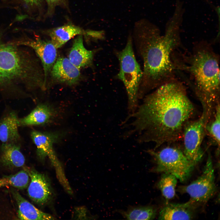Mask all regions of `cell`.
I'll use <instances>...</instances> for the list:
<instances>
[{
    "instance_id": "obj_1",
    "label": "cell",
    "mask_w": 220,
    "mask_h": 220,
    "mask_svg": "<svg viewBox=\"0 0 220 220\" xmlns=\"http://www.w3.org/2000/svg\"><path fill=\"white\" fill-rule=\"evenodd\" d=\"M122 125L124 137L134 136L139 143L152 142L155 150L182 137L184 128L195 108L183 85L175 79L159 86L143 98Z\"/></svg>"
},
{
    "instance_id": "obj_2",
    "label": "cell",
    "mask_w": 220,
    "mask_h": 220,
    "mask_svg": "<svg viewBox=\"0 0 220 220\" xmlns=\"http://www.w3.org/2000/svg\"><path fill=\"white\" fill-rule=\"evenodd\" d=\"M178 42L169 35L160 38L143 34L137 38L136 47L143 64L139 99L151 90L175 79L177 68L173 58Z\"/></svg>"
},
{
    "instance_id": "obj_3",
    "label": "cell",
    "mask_w": 220,
    "mask_h": 220,
    "mask_svg": "<svg viewBox=\"0 0 220 220\" xmlns=\"http://www.w3.org/2000/svg\"><path fill=\"white\" fill-rule=\"evenodd\" d=\"M188 64H180L179 68L188 72L191 87L210 119L220 104L219 57L211 46L200 44L194 47Z\"/></svg>"
},
{
    "instance_id": "obj_4",
    "label": "cell",
    "mask_w": 220,
    "mask_h": 220,
    "mask_svg": "<svg viewBox=\"0 0 220 220\" xmlns=\"http://www.w3.org/2000/svg\"><path fill=\"white\" fill-rule=\"evenodd\" d=\"M15 44L4 42L0 33V87L43 88L44 78L34 62Z\"/></svg>"
},
{
    "instance_id": "obj_5",
    "label": "cell",
    "mask_w": 220,
    "mask_h": 220,
    "mask_svg": "<svg viewBox=\"0 0 220 220\" xmlns=\"http://www.w3.org/2000/svg\"><path fill=\"white\" fill-rule=\"evenodd\" d=\"M115 54L120 66L116 78L121 81L125 86L128 98V114H131L139 105L138 94L143 71L136 60L130 38L124 49L115 52Z\"/></svg>"
},
{
    "instance_id": "obj_6",
    "label": "cell",
    "mask_w": 220,
    "mask_h": 220,
    "mask_svg": "<svg viewBox=\"0 0 220 220\" xmlns=\"http://www.w3.org/2000/svg\"><path fill=\"white\" fill-rule=\"evenodd\" d=\"M146 152L155 163L152 171L171 174L182 182L188 178L195 166L183 152L175 147L167 146L157 151L148 149Z\"/></svg>"
},
{
    "instance_id": "obj_7",
    "label": "cell",
    "mask_w": 220,
    "mask_h": 220,
    "mask_svg": "<svg viewBox=\"0 0 220 220\" xmlns=\"http://www.w3.org/2000/svg\"><path fill=\"white\" fill-rule=\"evenodd\" d=\"M180 190L190 196L189 201L195 206L206 203L215 194L216 190L211 158L210 154L201 175L188 185L182 187Z\"/></svg>"
},
{
    "instance_id": "obj_8",
    "label": "cell",
    "mask_w": 220,
    "mask_h": 220,
    "mask_svg": "<svg viewBox=\"0 0 220 220\" xmlns=\"http://www.w3.org/2000/svg\"><path fill=\"white\" fill-rule=\"evenodd\" d=\"M207 123L206 116L202 112L199 118L189 121L184 128L182 136L183 152L188 160L194 166L200 161L203 156L201 145Z\"/></svg>"
},
{
    "instance_id": "obj_9",
    "label": "cell",
    "mask_w": 220,
    "mask_h": 220,
    "mask_svg": "<svg viewBox=\"0 0 220 220\" xmlns=\"http://www.w3.org/2000/svg\"><path fill=\"white\" fill-rule=\"evenodd\" d=\"M31 136L37 148V154L41 160L48 157L54 167L57 177L60 183L65 182L67 178L62 165L57 158L53 148V145L57 139V134L32 131Z\"/></svg>"
},
{
    "instance_id": "obj_10",
    "label": "cell",
    "mask_w": 220,
    "mask_h": 220,
    "mask_svg": "<svg viewBox=\"0 0 220 220\" xmlns=\"http://www.w3.org/2000/svg\"><path fill=\"white\" fill-rule=\"evenodd\" d=\"M16 44L29 47L33 49L40 60L44 71V87L46 88L47 78L57 60V49L51 41L39 38L26 39Z\"/></svg>"
},
{
    "instance_id": "obj_11",
    "label": "cell",
    "mask_w": 220,
    "mask_h": 220,
    "mask_svg": "<svg viewBox=\"0 0 220 220\" xmlns=\"http://www.w3.org/2000/svg\"><path fill=\"white\" fill-rule=\"evenodd\" d=\"M28 173L30 182L28 188L29 196L34 202L39 205L48 202L52 195L51 186L46 176L34 169L24 167Z\"/></svg>"
},
{
    "instance_id": "obj_12",
    "label": "cell",
    "mask_w": 220,
    "mask_h": 220,
    "mask_svg": "<svg viewBox=\"0 0 220 220\" xmlns=\"http://www.w3.org/2000/svg\"><path fill=\"white\" fill-rule=\"evenodd\" d=\"M51 70V75L54 80L70 86L77 83L81 78L80 69L67 58H58Z\"/></svg>"
},
{
    "instance_id": "obj_13",
    "label": "cell",
    "mask_w": 220,
    "mask_h": 220,
    "mask_svg": "<svg viewBox=\"0 0 220 220\" xmlns=\"http://www.w3.org/2000/svg\"><path fill=\"white\" fill-rule=\"evenodd\" d=\"M48 34L51 41L57 49L62 47L75 36L83 35L96 37V35L94 32L84 30L72 24H67L49 30Z\"/></svg>"
},
{
    "instance_id": "obj_14",
    "label": "cell",
    "mask_w": 220,
    "mask_h": 220,
    "mask_svg": "<svg viewBox=\"0 0 220 220\" xmlns=\"http://www.w3.org/2000/svg\"><path fill=\"white\" fill-rule=\"evenodd\" d=\"M10 192L18 206V216L21 220H53L49 214L39 210L23 197L15 189L11 188Z\"/></svg>"
},
{
    "instance_id": "obj_15",
    "label": "cell",
    "mask_w": 220,
    "mask_h": 220,
    "mask_svg": "<svg viewBox=\"0 0 220 220\" xmlns=\"http://www.w3.org/2000/svg\"><path fill=\"white\" fill-rule=\"evenodd\" d=\"M95 50H88L84 47L82 35H79L74 40L69 52L68 59L79 69L91 66Z\"/></svg>"
},
{
    "instance_id": "obj_16",
    "label": "cell",
    "mask_w": 220,
    "mask_h": 220,
    "mask_svg": "<svg viewBox=\"0 0 220 220\" xmlns=\"http://www.w3.org/2000/svg\"><path fill=\"white\" fill-rule=\"evenodd\" d=\"M0 149V163L3 166L12 168L24 165L25 158L16 142L2 143Z\"/></svg>"
},
{
    "instance_id": "obj_17",
    "label": "cell",
    "mask_w": 220,
    "mask_h": 220,
    "mask_svg": "<svg viewBox=\"0 0 220 220\" xmlns=\"http://www.w3.org/2000/svg\"><path fill=\"white\" fill-rule=\"evenodd\" d=\"M195 207L189 201L181 204L167 203L160 210L158 219H191L193 218Z\"/></svg>"
},
{
    "instance_id": "obj_18",
    "label": "cell",
    "mask_w": 220,
    "mask_h": 220,
    "mask_svg": "<svg viewBox=\"0 0 220 220\" xmlns=\"http://www.w3.org/2000/svg\"><path fill=\"white\" fill-rule=\"evenodd\" d=\"M16 113L11 112L0 121V141L2 143L16 142L20 136L19 120Z\"/></svg>"
},
{
    "instance_id": "obj_19",
    "label": "cell",
    "mask_w": 220,
    "mask_h": 220,
    "mask_svg": "<svg viewBox=\"0 0 220 220\" xmlns=\"http://www.w3.org/2000/svg\"><path fill=\"white\" fill-rule=\"evenodd\" d=\"M53 113L51 108L45 104L37 106L26 116L19 119V126L44 124L51 119Z\"/></svg>"
},
{
    "instance_id": "obj_20",
    "label": "cell",
    "mask_w": 220,
    "mask_h": 220,
    "mask_svg": "<svg viewBox=\"0 0 220 220\" xmlns=\"http://www.w3.org/2000/svg\"><path fill=\"white\" fill-rule=\"evenodd\" d=\"M118 212L128 220H150L156 217V210L150 205L134 206L129 207L126 211L119 210Z\"/></svg>"
},
{
    "instance_id": "obj_21",
    "label": "cell",
    "mask_w": 220,
    "mask_h": 220,
    "mask_svg": "<svg viewBox=\"0 0 220 220\" xmlns=\"http://www.w3.org/2000/svg\"><path fill=\"white\" fill-rule=\"evenodd\" d=\"M29 180L28 173L24 169L15 174L0 178V188L10 186L17 189H23L28 187Z\"/></svg>"
},
{
    "instance_id": "obj_22",
    "label": "cell",
    "mask_w": 220,
    "mask_h": 220,
    "mask_svg": "<svg viewBox=\"0 0 220 220\" xmlns=\"http://www.w3.org/2000/svg\"><path fill=\"white\" fill-rule=\"evenodd\" d=\"M157 186L167 200L173 198L175 195L177 178L174 175L163 173Z\"/></svg>"
},
{
    "instance_id": "obj_23",
    "label": "cell",
    "mask_w": 220,
    "mask_h": 220,
    "mask_svg": "<svg viewBox=\"0 0 220 220\" xmlns=\"http://www.w3.org/2000/svg\"><path fill=\"white\" fill-rule=\"evenodd\" d=\"M220 104L216 106L212 118L207 124L205 130L210 138L219 148L220 146Z\"/></svg>"
},
{
    "instance_id": "obj_24",
    "label": "cell",
    "mask_w": 220,
    "mask_h": 220,
    "mask_svg": "<svg viewBox=\"0 0 220 220\" xmlns=\"http://www.w3.org/2000/svg\"><path fill=\"white\" fill-rule=\"evenodd\" d=\"M48 5V13L51 14L57 6L64 5L66 0H46Z\"/></svg>"
},
{
    "instance_id": "obj_25",
    "label": "cell",
    "mask_w": 220,
    "mask_h": 220,
    "mask_svg": "<svg viewBox=\"0 0 220 220\" xmlns=\"http://www.w3.org/2000/svg\"><path fill=\"white\" fill-rule=\"evenodd\" d=\"M27 8L39 7L41 5L42 0H19Z\"/></svg>"
}]
</instances>
